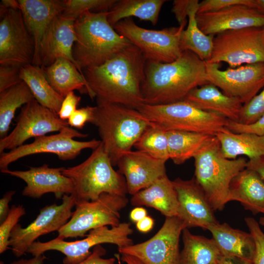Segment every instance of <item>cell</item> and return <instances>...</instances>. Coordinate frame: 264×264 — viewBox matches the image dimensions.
Listing matches in <instances>:
<instances>
[{"label":"cell","mask_w":264,"mask_h":264,"mask_svg":"<svg viewBox=\"0 0 264 264\" xmlns=\"http://www.w3.org/2000/svg\"><path fill=\"white\" fill-rule=\"evenodd\" d=\"M147 59L132 44L100 66L85 69L84 75L94 97L137 110L144 104L141 87Z\"/></svg>","instance_id":"cell-1"},{"label":"cell","mask_w":264,"mask_h":264,"mask_svg":"<svg viewBox=\"0 0 264 264\" xmlns=\"http://www.w3.org/2000/svg\"><path fill=\"white\" fill-rule=\"evenodd\" d=\"M209 83L206 62L185 50L171 63L147 61L141 92L144 104L164 105L182 101L192 89Z\"/></svg>","instance_id":"cell-2"},{"label":"cell","mask_w":264,"mask_h":264,"mask_svg":"<svg viewBox=\"0 0 264 264\" xmlns=\"http://www.w3.org/2000/svg\"><path fill=\"white\" fill-rule=\"evenodd\" d=\"M96 101L90 123L97 127L103 148L114 166L152 123L136 109L98 98Z\"/></svg>","instance_id":"cell-3"},{"label":"cell","mask_w":264,"mask_h":264,"mask_svg":"<svg viewBox=\"0 0 264 264\" xmlns=\"http://www.w3.org/2000/svg\"><path fill=\"white\" fill-rule=\"evenodd\" d=\"M108 12L87 11L75 21L76 40L73 55L80 69L104 64L132 44L118 33L108 20Z\"/></svg>","instance_id":"cell-4"},{"label":"cell","mask_w":264,"mask_h":264,"mask_svg":"<svg viewBox=\"0 0 264 264\" xmlns=\"http://www.w3.org/2000/svg\"><path fill=\"white\" fill-rule=\"evenodd\" d=\"M194 159V178L213 210L222 211L230 201L232 180L246 168L247 160L242 157L226 158L216 136L198 152Z\"/></svg>","instance_id":"cell-5"},{"label":"cell","mask_w":264,"mask_h":264,"mask_svg":"<svg viewBox=\"0 0 264 264\" xmlns=\"http://www.w3.org/2000/svg\"><path fill=\"white\" fill-rule=\"evenodd\" d=\"M62 173L73 183L75 202L95 200L103 193L122 196L128 193L124 176L113 169L102 142L84 161L65 168Z\"/></svg>","instance_id":"cell-6"},{"label":"cell","mask_w":264,"mask_h":264,"mask_svg":"<svg viewBox=\"0 0 264 264\" xmlns=\"http://www.w3.org/2000/svg\"><path fill=\"white\" fill-rule=\"evenodd\" d=\"M150 122L166 131L177 130L216 136L227 128L229 120L200 110L182 100L164 105L144 104L137 109Z\"/></svg>","instance_id":"cell-7"},{"label":"cell","mask_w":264,"mask_h":264,"mask_svg":"<svg viewBox=\"0 0 264 264\" xmlns=\"http://www.w3.org/2000/svg\"><path fill=\"white\" fill-rule=\"evenodd\" d=\"M129 202L126 196L103 193L95 200L76 202L75 209L68 222L58 232L57 238H83L92 229L118 226L120 211Z\"/></svg>","instance_id":"cell-8"},{"label":"cell","mask_w":264,"mask_h":264,"mask_svg":"<svg viewBox=\"0 0 264 264\" xmlns=\"http://www.w3.org/2000/svg\"><path fill=\"white\" fill-rule=\"evenodd\" d=\"M133 233L131 223L121 222L117 226H103L89 231L87 237L73 242H66L57 237L46 242H35L27 252L33 256L44 254L47 251L56 250L65 257L63 264H77L86 259L91 253L92 247L102 243H111L118 247L133 244L130 236Z\"/></svg>","instance_id":"cell-9"},{"label":"cell","mask_w":264,"mask_h":264,"mask_svg":"<svg viewBox=\"0 0 264 264\" xmlns=\"http://www.w3.org/2000/svg\"><path fill=\"white\" fill-rule=\"evenodd\" d=\"M209 63H227L231 68L264 63L263 27L227 30L214 36Z\"/></svg>","instance_id":"cell-10"},{"label":"cell","mask_w":264,"mask_h":264,"mask_svg":"<svg viewBox=\"0 0 264 264\" xmlns=\"http://www.w3.org/2000/svg\"><path fill=\"white\" fill-rule=\"evenodd\" d=\"M185 26L151 30L138 26L132 18H129L112 27L139 48L147 61L166 63L172 62L181 56L180 37Z\"/></svg>","instance_id":"cell-11"},{"label":"cell","mask_w":264,"mask_h":264,"mask_svg":"<svg viewBox=\"0 0 264 264\" xmlns=\"http://www.w3.org/2000/svg\"><path fill=\"white\" fill-rule=\"evenodd\" d=\"M88 136V134L80 132L69 126L55 134L35 137L34 141L30 144H23L8 152L1 153L0 171L8 169L11 163L21 158L36 154H53L62 160L74 159L83 150L91 149L94 150L100 145L101 140L94 139L80 141L73 139L85 138Z\"/></svg>","instance_id":"cell-12"},{"label":"cell","mask_w":264,"mask_h":264,"mask_svg":"<svg viewBox=\"0 0 264 264\" xmlns=\"http://www.w3.org/2000/svg\"><path fill=\"white\" fill-rule=\"evenodd\" d=\"M60 205L56 203L46 205L26 227L18 223L13 229L9 244L13 254L17 257L24 255L28 248L40 236L58 231L65 225L72 216V209L75 205L73 194L65 195Z\"/></svg>","instance_id":"cell-13"},{"label":"cell","mask_w":264,"mask_h":264,"mask_svg":"<svg viewBox=\"0 0 264 264\" xmlns=\"http://www.w3.org/2000/svg\"><path fill=\"white\" fill-rule=\"evenodd\" d=\"M0 65L21 67L32 63L34 41L20 9H0Z\"/></svg>","instance_id":"cell-14"},{"label":"cell","mask_w":264,"mask_h":264,"mask_svg":"<svg viewBox=\"0 0 264 264\" xmlns=\"http://www.w3.org/2000/svg\"><path fill=\"white\" fill-rule=\"evenodd\" d=\"M183 229L177 217H166L153 237L139 243L118 247V251L134 256L145 264H179V238Z\"/></svg>","instance_id":"cell-15"},{"label":"cell","mask_w":264,"mask_h":264,"mask_svg":"<svg viewBox=\"0 0 264 264\" xmlns=\"http://www.w3.org/2000/svg\"><path fill=\"white\" fill-rule=\"evenodd\" d=\"M15 128L5 137L0 140V154L5 150H12L31 137L60 132L69 127L66 120L61 119L57 113L41 105L34 99L24 105L17 118Z\"/></svg>","instance_id":"cell-16"},{"label":"cell","mask_w":264,"mask_h":264,"mask_svg":"<svg viewBox=\"0 0 264 264\" xmlns=\"http://www.w3.org/2000/svg\"><path fill=\"white\" fill-rule=\"evenodd\" d=\"M210 83L225 95L248 103L264 88V63L246 64L226 70L220 69V64L206 62Z\"/></svg>","instance_id":"cell-17"},{"label":"cell","mask_w":264,"mask_h":264,"mask_svg":"<svg viewBox=\"0 0 264 264\" xmlns=\"http://www.w3.org/2000/svg\"><path fill=\"white\" fill-rule=\"evenodd\" d=\"M172 181L178 201L176 217L181 221L184 229L199 227L207 230L210 225L218 222L194 177L188 180L178 177Z\"/></svg>","instance_id":"cell-18"},{"label":"cell","mask_w":264,"mask_h":264,"mask_svg":"<svg viewBox=\"0 0 264 264\" xmlns=\"http://www.w3.org/2000/svg\"><path fill=\"white\" fill-rule=\"evenodd\" d=\"M65 167L50 168L47 164L30 167L26 171H12L8 169L0 171L23 180L26 185L22 195L34 198H40L44 194L54 193L57 199H62L65 195L74 193L72 180L64 176L62 171Z\"/></svg>","instance_id":"cell-19"},{"label":"cell","mask_w":264,"mask_h":264,"mask_svg":"<svg viewBox=\"0 0 264 264\" xmlns=\"http://www.w3.org/2000/svg\"><path fill=\"white\" fill-rule=\"evenodd\" d=\"M196 19L200 29L207 35L215 36L230 30L264 27V14L254 7L242 4L197 14Z\"/></svg>","instance_id":"cell-20"},{"label":"cell","mask_w":264,"mask_h":264,"mask_svg":"<svg viewBox=\"0 0 264 264\" xmlns=\"http://www.w3.org/2000/svg\"><path fill=\"white\" fill-rule=\"evenodd\" d=\"M166 162L138 150L124 153L117 166L125 178L128 193L132 196L166 175Z\"/></svg>","instance_id":"cell-21"},{"label":"cell","mask_w":264,"mask_h":264,"mask_svg":"<svg viewBox=\"0 0 264 264\" xmlns=\"http://www.w3.org/2000/svg\"><path fill=\"white\" fill-rule=\"evenodd\" d=\"M75 21L61 14L52 21L42 39L39 54V66L44 68L57 58H64L72 62L84 74L74 59L73 49L76 40Z\"/></svg>","instance_id":"cell-22"},{"label":"cell","mask_w":264,"mask_h":264,"mask_svg":"<svg viewBox=\"0 0 264 264\" xmlns=\"http://www.w3.org/2000/svg\"><path fill=\"white\" fill-rule=\"evenodd\" d=\"M21 11L26 28L35 45L32 64L39 66V54L41 44L49 25L64 9V0H19Z\"/></svg>","instance_id":"cell-23"},{"label":"cell","mask_w":264,"mask_h":264,"mask_svg":"<svg viewBox=\"0 0 264 264\" xmlns=\"http://www.w3.org/2000/svg\"><path fill=\"white\" fill-rule=\"evenodd\" d=\"M212 235L222 257L242 262H253L255 251L254 240L250 233L219 222L207 229Z\"/></svg>","instance_id":"cell-24"},{"label":"cell","mask_w":264,"mask_h":264,"mask_svg":"<svg viewBox=\"0 0 264 264\" xmlns=\"http://www.w3.org/2000/svg\"><path fill=\"white\" fill-rule=\"evenodd\" d=\"M183 100L202 110L217 113L229 120L239 122L242 103L236 98L225 95L211 83L194 88Z\"/></svg>","instance_id":"cell-25"},{"label":"cell","mask_w":264,"mask_h":264,"mask_svg":"<svg viewBox=\"0 0 264 264\" xmlns=\"http://www.w3.org/2000/svg\"><path fill=\"white\" fill-rule=\"evenodd\" d=\"M131 204L153 208L165 217H176L178 208L177 194L173 181L167 175L148 187L132 196Z\"/></svg>","instance_id":"cell-26"},{"label":"cell","mask_w":264,"mask_h":264,"mask_svg":"<svg viewBox=\"0 0 264 264\" xmlns=\"http://www.w3.org/2000/svg\"><path fill=\"white\" fill-rule=\"evenodd\" d=\"M231 201L240 202L253 215L264 214V182L253 171L245 168L232 180Z\"/></svg>","instance_id":"cell-27"},{"label":"cell","mask_w":264,"mask_h":264,"mask_svg":"<svg viewBox=\"0 0 264 264\" xmlns=\"http://www.w3.org/2000/svg\"><path fill=\"white\" fill-rule=\"evenodd\" d=\"M43 69L50 85L62 96L65 97L69 92L77 90L81 93L88 94L92 99L84 74L69 60L57 58Z\"/></svg>","instance_id":"cell-28"},{"label":"cell","mask_w":264,"mask_h":264,"mask_svg":"<svg viewBox=\"0 0 264 264\" xmlns=\"http://www.w3.org/2000/svg\"><path fill=\"white\" fill-rule=\"evenodd\" d=\"M223 155L235 159L241 155L249 159L264 156V135L234 133L226 128L216 134Z\"/></svg>","instance_id":"cell-29"},{"label":"cell","mask_w":264,"mask_h":264,"mask_svg":"<svg viewBox=\"0 0 264 264\" xmlns=\"http://www.w3.org/2000/svg\"><path fill=\"white\" fill-rule=\"evenodd\" d=\"M20 77L39 103L58 113L64 97L50 85L43 68L32 64L23 66L20 68Z\"/></svg>","instance_id":"cell-30"},{"label":"cell","mask_w":264,"mask_h":264,"mask_svg":"<svg viewBox=\"0 0 264 264\" xmlns=\"http://www.w3.org/2000/svg\"><path fill=\"white\" fill-rule=\"evenodd\" d=\"M170 159L177 165L184 163L195 155L216 136L183 131H167Z\"/></svg>","instance_id":"cell-31"},{"label":"cell","mask_w":264,"mask_h":264,"mask_svg":"<svg viewBox=\"0 0 264 264\" xmlns=\"http://www.w3.org/2000/svg\"><path fill=\"white\" fill-rule=\"evenodd\" d=\"M183 248L180 253L179 264H216L221 257L214 241L192 234L188 228L182 230Z\"/></svg>","instance_id":"cell-32"},{"label":"cell","mask_w":264,"mask_h":264,"mask_svg":"<svg viewBox=\"0 0 264 264\" xmlns=\"http://www.w3.org/2000/svg\"><path fill=\"white\" fill-rule=\"evenodd\" d=\"M165 2V0H118L108 12V20L113 26L123 19L135 17L155 25Z\"/></svg>","instance_id":"cell-33"},{"label":"cell","mask_w":264,"mask_h":264,"mask_svg":"<svg viewBox=\"0 0 264 264\" xmlns=\"http://www.w3.org/2000/svg\"><path fill=\"white\" fill-rule=\"evenodd\" d=\"M198 4L199 1L189 11L187 28L181 33L180 47L182 52L190 51L203 61L207 62L211 56L215 36L207 35L199 28L196 19Z\"/></svg>","instance_id":"cell-34"},{"label":"cell","mask_w":264,"mask_h":264,"mask_svg":"<svg viewBox=\"0 0 264 264\" xmlns=\"http://www.w3.org/2000/svg\"><path fill=\"white\" fill-rule=\"evenodd\" d=\"M35 99L30 89L23 81L0 92V137L8 132L16 110Z\"/></svg>","instance_id":"cell-35"},{"label":"cell","mask_w":264,"mask_h":264,"mask_svg":"<svg viewBox=\"0 0 264 264\" xmlns=\"http://www.w3.org/2000/svg\"><path fill=\"white\" fill-rule=\"evenodd\" d=\"M133 147L155 158L165 161L170 159L167 131L154 124L146 129Z\"/></svg>","instance_id":"cell-36"},{"label":"cell","mask_w":264,"mask_h":264,"mask_svg":"<svg viewBox=\"0 0 264 264\" xmlns=\"http://www.w3.org/2000/svg\"><path fill=\"white\" fill-rule=\"evenodd\" d=\"M117 0H66L61 15L65 18L76 21L85 12L96 10L108 12Z\"/></svg>","instance_id":"cell-37"},{"label":"cell","mask_w":264,"mask_h":264,"mask_svg":"<svg viewBox=\"0 0 264 264\" xmlns=\"http://www.w3.org/2000/svg\"><path fill=\"white\" fill-rule=\"evenodd\" d=\"M26 213L22 205H12L10 212L0 225V253L2 254L8 248L11 233L17 224L20 218Z\"/></svg>","instance_id":"cell-38"},{"label":"cell","mask_w":264,"mask_h":264,"mask_svg":"<svg viewBox=\"0 0 264 264\" xmlns=\"http://www.w3.org/2000/svg\"><path fill=\"white\" fill-rule=\"evenodd\" d=\"M264 114V88L248 103L243 104L242 109L239 122L250 124Z\"/></svg>","instance_id":"cell-39"},{"label":"cell","mask_w":264,"mask_h":264,"mask_svg":"<svg viewBox=\"0 0 264 264\" xmlns=\"http://www.w3.org/2000/svg\"><path fill=\"white\" fill-rule=\"evenodd\" d=\"M245 223L252 235L255 243V251L253 258V264H264V233L259 222L254 218L247 217L244 219Z\"/></svg>","instance_id":"cell-40"},{"label":"cell","mask_w":264,"mask_h":264,"mask_svg":"<svg viewBox=\"0 0 264 264\" xmlns=\"http://www.w3.org/2000/svg\"><path fill=\"white\" fill-rule=\"evenodd\" d=\"M239 4L257 9L255 0H204L199 2L197 14L216 11Z\"/></svg>","instance_id":"cell-41"},{"label":"cell","mask_w":264,"mask_h":264,"mask_svg":"<svg viewBox=\"0 0 264 264\" xmlns=\"http://www.w3.org/2000/svg\"><path fill=\"white\" fill-rule=\"evenodd\" d=\"M20 68L18 66L0 65V92L22 81L20 77Z\"/></svg>","instance_id":"cell-42"},{"label":"cell","mask_w":264,"mask_h":264,"mask_svg":"<svg viewBox=\"0 0 264 264\" xmlns=\"http://www.w3.org/2000/svg\"><path fill=\"white\" fill-rule=\"evenodd\" d=\"M227 128L234 133H249L258 135H264V114L254 122L243 124L229 120Z\"/></svg>","instance_id":"cell-43"},{"label":"cell","mask_w":264,"mask_h":264,"mask_svg":"<svg viewBox=\"0 0 264 264\" xmlns=\"http://www.w3.org/2000/svg\"><path fill=\"white\" fill-rule=\"evenodd\" d=\"M95 107L87 106L77 109L67 120L70 127L82 129L87 122L92 120Z\"/></svg>","instance_id":"cell-44"},{"label":"cell","mask_w":264,"mask_h":264,"mask_svg":"<svg viewBox=\"0 0 264 264\" xmlns=\"http://www.w3.org/2000/svg\"><path fill=\"white\" fill-rule=\"evenodd\" d=\"M81 100V97L76 95L74 91L67 93L62 102L58 113L59 117L63 120H68L77 109Z\"/></svg>","instance_id":"cell-45"},{"label":"cell","mask_w":264,"mask_h":264,"mask_svg":"<svg viewBox=\"0 0 264 264\" xmlns=\"http://www.w3.org/2000/svg\"><path fill=\"white\" fill-rule=\"evenodd\" d=\"M198 0H175L173 3L172 12L175 14L179 26H185L186 17L192 7Z\"/></svg>","instance_id":"cell-46"},{"label":"cell","mask_w":264,"mask_h":264,"mask_svg":"<svg viewBox=\"0 0 264 264\" xmlns=\"http://www.w3.org/2000/svg\"><path fill=\"white\" fill-rule=\"evenodd\" d=\"M106 253V250L101 244L97 245L93 248L89 256L77 264H114L115 261L114 258H103Z\"/></svg>","instance_id":"cell-47"},{"label":"cell","mask_w":264,"mask_h":264,"mask_svg":"<svg viewBox=\"0 0 264 264\" xmlns=\"http://www.w3.org/2000/svg\"><path fill=\"white\" fill-rule=\"evenodd\" d=\"M15 192L16 191L13 190L9 191L5 193L0 199V223L3 221L10 212L9 203L12 200Z\"/></svg>","instance_id":"cell-48"},{"label":"cell","mask_w":264,"mask_h":264,"mask_svg":"<svg viewBox=\"0 0 264 264\" xmlns=\"http://www.w3.org/2000/svg\"><path fill=\"white\" fill-rule=\"evenodd\" d=\"M246 168L254 171L264 182V156L248 159Z\"/></svg>","instance_id":"cell-49"},{"label":"cell","mask_w":264,"mask_h":264,"mask_svg":"<svg viewBox=\"0 0 264 264\" xmlns=\"http://www.w3.org/2000/svg\"><path fill=\"white\" fill-rule=\"evenodd\" d=\"M154 223V219L151 217L147 216L136 223V227L140 232L146 233L152 229Z\"/></svg>","instance_id":"cell-50"},{"label":"cell","mask_w":264,"mask_h":264,"mask_svg":"<svg viewBox=\"0 0 264 264\" xmlns=\"http://www.w3.org/2000/svg\"><path fill=\"white\" fill-rule=\"evenodd\" d=\"M147 215V210L143 207H136L131 210L130 213V218L134 222H137Z\"/></svg>","instance_id":"cell-51"},{"label":"cell","mask_w":264,"mask_h":264,"mask_svg":"<svg viewBox=\"0 0 264 264\" xmlns=\"http://www.w3.org/2000/svg\"><path fill=\"white\" fill-rule=\"evenodd\" d=\"M46 257L44 255L33 256L29 259H21L12 262L10 264H43Z\"/></svg>","instance_id":"cell-52"},{"label":"cell","mask_w":264,"mask_h":264,"mask_svg":"<svg viewBox=\"0 0 264 264\" xmlns=\"http://www.w3.org/2000/svg\"><path fill=\"white\" fill-rule=\"evenodd\" d=\"M0 7L5 9H21V6L19 0H2Z\"/></svg>","instance_id":"cell-53"},{"label":"cell","mask_w":264,"mask_h":264,"mask_svg":"<svg viewBox=\"0 0 264 264\" xmlns=\"http://www.w3.org/2000/svg\"><path fill=\"white\" fill-rule=\"evenodd\" d=\"M121 260L127 264H145L138 258L127 254H121Z\"/></svg>","instance_id":"cell-54"},{"label":"cell","mask_w":264,"mask_h":264,"mask_svg":"<svg viewBox=\"0 0 264 264\" xmlns=\"http://www.w3.org/2000/svg\"><path fill=\"white\" fill-rule=\"evenodd\" d=\"M218 264H253V263L236 261L221 257L218 261Z\"/></svg>","instance_id":"cell-55"},{"label":"cell","mask_w":264,"mask_h":264,"mask_svg":"<svg viewBox=\"0 0 264 264\" xmlns=\"http://www.w3.org/2000/svg\"><path fill=\"white\" fill-rule=\"evenodd\" d=\"M257 8L264 14V0H255Z\"/></svg>","instance_id":"cell-56"},{"label":"cell","mask_w":264,"mask_h":264,"mask_svg":"<svg viewBox=\"0 0 264 264\" xmlns=\"http://www.w3.org/2000/svg\"><path fill=\"white\" fill-rule=\"evenodd\" d=\"M259 223L260 225H262L264 227V214H263V216L261 217L259 221Z\"/></svg>","instance_id":"cell-57"},{"label":"cell","mask_w":264,"mask_h":264,"mask_svg":"<svg viewBox=\"0 0 264 264\" xmlns=\"http://www.w3.org/2000/svg\"><path fill=\"white\" fill-rule=\"evenodd\" d=\"M263 29H264V27H263Z\"/></svg>","instance_id":"cell-58"},{"label":"cell","mask_w":264,"mask_h":264,"mask_svg":"<svg viewBox=\"0 0 264 264\" xmlns=\"http://www.w3.org/2000/svg\"><path fill=\"white\" fill-rule=\"evenodd\" d=\"M218 264V263H217V264Z\"/></svg>","instance_id":"cell-59"}]
</instances>
